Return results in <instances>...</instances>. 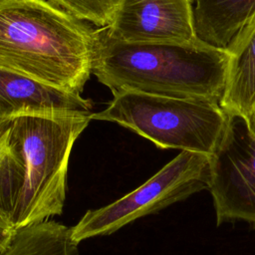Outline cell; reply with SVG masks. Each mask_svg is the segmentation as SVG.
<instances>
[{
    "mask_svg": "<svg viewBox=\"0 0 255 255\" xmlns=\"http://www.w3.org/2000/svg\"><path fill=\"white\" fill-rule=\"evenodd\" d=\"M92 114H24L4 119L0 209L16 229L62 214L73 146Z\"/></svg>",
    "mask_w": 255,
    "mask_h": 255,
    "instance_id": "cell-1",
    "label": "cell"
},
{
    "mask_svg": "<svg viewBox=\"0 0 255 255\" xmlns=\"http://www.w3.org/2000/svg\"><path fill=\"white\" fill-rule=\"evenodd\" d=\"M97 42L98 30L50 0H0V68L81 94Z\"/></svg>",
    "mask_w": 255,
    "mask_h": 255,
    "instance_id": "cell-2",
    "label": "cell"
},
{
    "mask_svg": "<svg viewBox=\"0 0 255 255\" xmlns=\"http://www.w3.org/2000/svg\"><path fill=\"white\" fill-rule=\"evenodd\" d=\"M229 55L202 40L192 43H126L98 30L93 66L112 94L133 91L219 103Z\"/></svg>",
    "mask_w": 255,
    "mask_h": 255,
    "instance_id": "cell-3",
    "label": "cell"
},
{
    "mask_svg": "<svg viewBox=\"0 0 255 255\" xmlns=\"http://www.w3.org/2000/svg\"><path fill=\"white\" fill-rule=\"evenodd\" d=\"M91 119L127 128L162 149L211 155L227 127L229 115L219 103L125 91Z\"/></svg>",
    "mask_w": 255,
    "mask_h": 255,
    "instance_id": "cell-4",
    "label": "cell"
},
{
    "mask_svg": "<svg viewBox=\"0 0 255 255\" xmlns=\"http://www.w3.org/2000/svg\"><path fill=\"white\" fill-rule=\"evenodd\" d=\"M210 156L181 150L134 190L103 207L88 210L72 227L77 242L109 235L128 223L208 189Z\"/></svg>",
    "mask_w": 255,
    "mask_h": 255,
    "instance_id": "cell-5",
    "label": "cell"
},
{
    "mask_svg": "<svg viewBox=\"0 0 255 255\" xmlns=\"http://www.w3.org/2000/svg\"><path fill=\"white\" fill-rule=\"evenodd\" d=\"M211 194L216 224L242 221L255 228V134L245 119L229 116L210 155Z\"/></svg>",
    "mask_w": 255,
    "mask_h": 255,
    "instance_id": "cell-6",
    "label": "cell"
},
{
    "mask_svg": "<svg viewBox=\"0 0 255 255\" xmlns=\"http://www.w3.org/2000/svg\"><path fill=\"white\" fill-rule=\"evenodd\" d=\"M194 0H122L112 22L103 27L111 39L126 43H192Z\"/></svg>",
    "mask_w": 255,
    "mask_h": 255,
    "instance_id": "cell-7",
    "label": "cell"
},
{
    "mask_svg": "<svg viewBox=\"0 0 255 255\" xmlns=\"http://www.w3.org/2000/svg\"><path fill=\"white\" fill-rule=\"evenodd\" d=\"M93 102L36 79L0 68V120L24 114H92Z\"/></svg>",
    "mask_w": 255,
    "mask_h": 255,
    "instance_id": "cell-8",
    "label": "cell"
},
{
    "mask_svg": "<svg viewBox=\"0 0 255 255\" xmlns=\"http://www.w3.org/2000/svg\"><path fill=\"white\" fill-rule=\"evenodd\" d=\"M225 49L229 61L219 105L229 116L246 120L255 111V17Z\"/></svg>",
    "mask_w": 255,
    "mask_h": 255,
    "instance_id": "cell-9",
    "label": "cell"
},
{
    "mask_svg": "<svg viewBox=\"0 0 255 255\" xmlns=\"http://www.w3.org/2000/svg\"><path fill=\"white\" fill-rule=\"evenodd\" d=\"M195 31L210 45L226 48L255 17V0H194Z\"/></svg>",
    "mask_w": 255,
    "mask_h": 255,
    "instance_id": "cell-10",
    "label": "cell"
},
{
    "mask_svg": "<svg viewBox=\"0 0 255 255\" xmlns=\"http://www.w3.org/2000/svg\"><path fill=\"white\" fill-rule=\"evenodd\" d=\"M0 255H79V242L72 227L49 219L17 229Z\"/></svg>",
    "mask_w": 255,
    "mask_h": 255,
    "instance_id": "cell-11",
    "label": "cell"
},
{
    "mask_svg": "<svg viewBox=\"0 0 255 255\" xmlns=\"http://www.w3.org/2000/svg\"><path fill=\"white\" fill-rule=\"evenodd\" d=\"M76 18L96 26L107 27L122 0H50Z\"/></svg>",
    "mask_w": 255,
    "mask_h": 255,
    "instance_id": "cell-12",
    "label": "cell"
},
{
    "mask_svg": "<svg viewBox=\"0 0 255 255\" xmlns=\"http://www.w3.org/2000/svg\"><path fill=\"white\" fill-rule=\"evenodd\" d=\"M17 229L7 217V215L0 209V252L4 250L14 237Z\"/></svg>",
    "mask_w": 255,
    "mask_h": 255,
    "instance_id": "cell-13",
    "label": "cell"
},
{
    "mask_svg": "<svg viewBox=\"0 0 255 255\" xmlns=\"http://www.w3.org/2000/svg\"><path fill=\"white\" fill-rule=\"evenodd\" d=\"M245 121H246V123L248 125V128L251 130V132L253 134H255V111Z\"/></svg>",
    "mask_w": 255,
    "mask_h": 255,
    "instance_id": "cell-14",
    "label": "cell"
},
{
    "mask_svg": "<svg viewBox=\"0 0 255 255\" xmlns=\"http://www.w3.org/2000/svg\"><path fill=\"white\" fill-rule=\"evenodd\" d=\"M2 128H3V120H0V133L2 131Z\"/></svg>",
    "mask_w": 255,
    "mask_h": 255,
    "instance_id": "cell-15",
    "label": "cell"
}]
</instances>
